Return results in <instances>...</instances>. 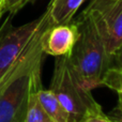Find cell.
<instances>
[{
    "label": "cell",
    "mask_w": 122,
    "mask_h": 122,
    "mask_svg": "<svg viewBox=\"0 0 122 122\" xmlns=\"http://www.w3.org/2000/svg\"><path fill=\"white\" fill-rule=\"evenodd\" d=\"M49 90L67 110L71 122H82L89 116L103 112L91 90L85 88L75 77L67 55L56 57Z\"/></svg>",
    "instance_id": "obj_3"
},
{
    "label": "cell",
    "mask_w": 122,
    "mask_h": 122,
    "mask_svg": "<svg viewBox=\"0 0 122 122\" xmlns=\"http://www.w3.org/2000/svg\"><path fill=\"white\" fill-rule=\"evenodd\" d=\"M78 27L76 23L49 25L41 36V46L45 55L60 57L72 51L78 39Z\"/></svg>",
    "instance_id": "obj_6"
},
{
    "label": "cell",
    "mask_w": 122,
    "mask_h": 122,
    "mask_svg": "<svg viewBox=\"0 0 122 122\" xmlns=\"http://www.w3.org/2000/svg\"><path fill=\"white\" fill-rule=\"evenodd\" d=\"M49 25L53 24L47 14L44 25L0 82V122H25L30 97L42 88L41 72L45 54L41 46V36Z\"/></svg>",
    "instance_id": "obj_1"
},
{
    "label": "cell",
    "mask_w": 122,
    "mask_h": 122,
    "mask_svg": "<svg viewBox=\"0 0 122 122\" xmlns=\"http://www.w3.org/2000/svg\"><path fill=\"white\" fill-rule=\"evenodd\" d=\"M38 99L45 112L55 122H71V118L67 110L49 89L46 90V89H43V87L39 89Z\"/></svg>",
    "instance_id": "obj_8"
},
{
    "label": "cell",
    "mask_w": 122,
    "mask_h": 122,
    "mask_svg": "<svg viewBox=\"0 0 122 122\" xmlns=\"http://www.w3.org/2000/svg\"><path fill=\"white\" fill-rule=\"evenodd\" d=\"M25 122H55L41 105L38 99V90L34 91L30 97Z\"/></svg>",
    "instance_id": "obj_9"
},
{
    "label": "cell",
    "mask_w": 122,
    "mask_h": 122,
    "mask_svg": "<svg viewBox=\"0 0 122 122\" xmlns=\"http://www.w3.org/2000/svg\"><path fill=\"white\" fill-rule=\"evenodd\" d=\"M112 57L122 46V0H90L85 9Z\"/></svg>",
    "instance_id": "obj_5"
},
{
    "label": "cell",
    "mask_w": 122,
    "mask_h": 122,
    "mask_svg": "<svg viewBox=\"0 0 122 122\" xmlns=\"http://www.w3.org/2000/svg\"><path fill=\"white\" fill-rule=\"evenodd\" d=\"M46 19L47 12L45 11L36 19L15 28L9 25L5 29V21L0 31V82L25 53Z\"/></svg>",
    "instance_id": "obj_4"
},
{
    "label": "cell",
    "mask_w": 122,
    "mask_h": 122,
    "mask_svg": "<svg viewBox=\"0 0 122 122\" xmlns=\"http://www.w3.org/2000/svg\"><path fill=\"white\" fill-rule=\"evenodd\" d=\"M114 62L116 63V65L122 66V46L119 48V51L115 54L114 56Z\"/></svg>",
    "instance_id": "obj_14"
},
{
    "label": "cell",
    "mask_w": 122,
    "mask_h": 122,
    "mask_svg": "<svg viewBox=\"0 0 122 122\" xmlns=\"http://www.w3.org/2000/svg\"><path fill=\"white\" fill-rule=\"evenodd\" d=\"M82 122H112V121L110 120L107 115H105L104 112H101V114L89 116L88 118H86Z\"/></svg>",
    "instance_id": "obj_12"
},
{
    "label": "cell",
    "mask_w": 122,
    "mask_h": 122,
    "mask_svg": "<svg viewBox=\"0 0 122 122\" xmlns=\"http://www.w3.org/2000/svg\"><path fill=\"white\" fill-rule=\"evenodd\" d=\"M118 97H119V100H118V105H120L121 107H122V95L118 94Z\"/></svg>",
    "instance_id": "obj_16"
},
{
    "label": "cell",
    "mask_w": 122,
    "mask_h": 122,
    "mask_svg": "<svg viewBox=\"0 0 122 122\" xmlns=\"http://www.w3.org/2000/svg\"><path fill=\"white\" fill-rule=\"evenodd\" d=\"M112 122H122V107L117 104V106L107 115Z\"/></svg>",
    "instance_id": "obj_13"
},
{
    "label": "cell",
    "mask_w": 122,
    "mask_h": 122,
    "mask_svg": "<svg viewBox=\"0 0 122 122\" xmlns=\"http://www.w3.org/2000/svg\"><path fill=\"white\" fill-rule=\"evenodd\" d=\"M103 86L108 87L122 95V66L112 65L107 70L103 79Z\"/></svg>",
    "instance_id": "obj_10"
},
{
    "label": "cell",
    "mask_w": 122,
    "mask_h": 122,
    "mask_svg": "<svg viewBox=\"0 0 122 122\" xmlns=\"http://www.w3.org/2000/svg\"><path fill=\"white\" fill-rule=\"evenodd\" d=\"M36 0H5V11H8L11 16L18 13L27 4L32 3Z\"/></svg>",
    "instance_id": "obj_11"
},
{
    "label": "cell",
    "mask_w": 122,
    "mask_h": 122,
    "mask_svg": "<svg viewBox=\"0 0 122 122\" xmlns=\"http://www.w3.org/2000/svg\"><path fill=\"white\" fill-rule=\"evenodd\" d=\"M5 12V0H0V18Z\"/></svg>",
    "instance_id": "obj_15"
},
{
    "label": "cell",
    "mask_w": 122,
    "mask_h": 122,
    "mask_svg": "<svg viewBox=\"0 0 122 122\" xmlns=\"http://www.w3.org/2000/svg\"><path fill=\"white\" fill-rule=\"evenodd\" d=\"M75 23L79 34L67 58L77 80L92 91L103 86V79L114 62V57L108 54L97 26L86 11H82Z\"/></svg>",
    "instance_id": "obj_2"
},
{
    "label": "cell",
    "mask_w": 122,
    "mask_h": 122,
    "mask_svg": "<svg viewBox=\"0 0 122 122\" xmlns=\"http://www.w3.org/2000/svg\"><path fill=\"white\" fill-rule=\"evenodd\" d=\"M85 0H51L46 12L53 25L66 24L72 21Z\"/></svg>",
    "instance_id": "obj_7"
}]
</instances>
